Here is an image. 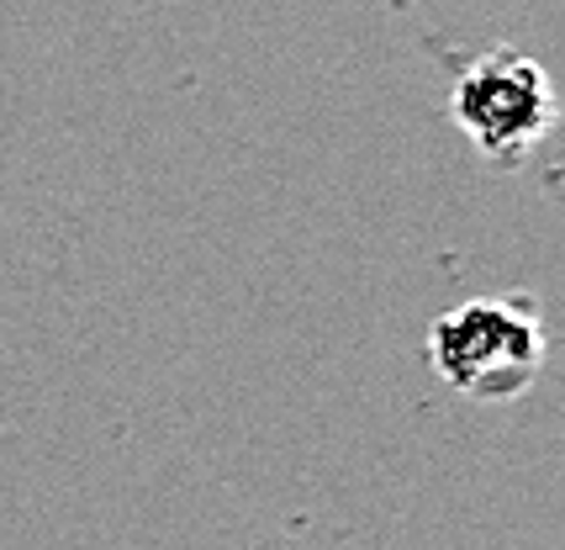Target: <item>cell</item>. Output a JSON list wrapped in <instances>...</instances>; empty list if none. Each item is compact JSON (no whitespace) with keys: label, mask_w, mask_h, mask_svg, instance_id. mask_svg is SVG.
<instances>
[{"label":"cell","mask_w":565,"mask_h":550,"mask_svg":"<svg viewBox=\"0 0 565 550\" xmlns=\"http://www.w3.org/2000/svg\"><path fill=\"white\" fill-rule=\"evenodd\" d=\"M449 112L487 165L518 170L561 123V96L540 59L518 49H487L460 70Z\"/></svg>","instance_id":"obj_2"},{"label":"cell","mask_w":565,"mask_h":550,"mask_svg":"<svg viewBox=\"0 0 565 550\" xmlns=\"http://www.w3.org/2000/svg\"><path fill=\"white\" fill-rule=\"evenodd\" d=\"M550 334L529 292L476 297L428 328V366L470 402H513L534 387Z\"/></svg>","instance_id":"obj_1"}]
</instances>
